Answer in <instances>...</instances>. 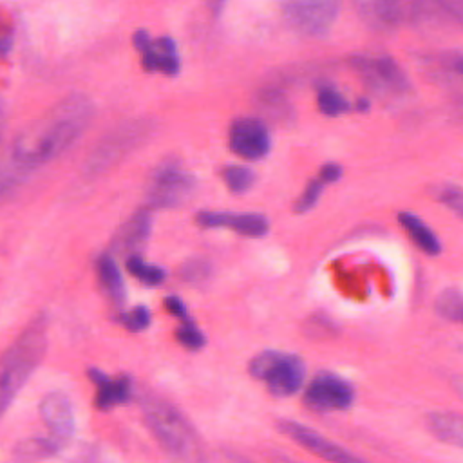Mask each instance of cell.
I'll return each instance as SVG.
<instances>
[{"label": "cell", "instance_id": "1", "mask_svg": "<svg viewBox=\"0 0 463 463\" xmlns=\"http://www.w3.org/2000/svg\"><path fill=\"white\" fill-rule=\"evenodd\" d=\"M92 114L90 98L71 94L29 121L0 154V199L69 150L90 125Z\"/></svg>", "mask_w": 463, "mask_h": 463}, {"label": "cell", "instance_id": "2", "mask_svg": "<svg viewBox=\"0 0 463 463\" xmlns=\"http://www.w3.org/2000/svg\"><path fill=\"white\" fill-rule=\"evenodd\" d=\"M141 412L148 430L168 458L177 463H204L203 441L177 407L156 394H145Z\"/></svg>", "mask_w": 463, "mask_h": 463}, {"label": "cell", "instance_id": "3", "mask_svg": "<svg viewBox=\"0 0 463 463\" xmlns=\"http://www.w3.org/2000/svg\"><path fill=\"white\" fill-rule=\"evenodd\" d=\"M47 349V317L36 315L0 356V418L40 365Z\"/></svg>", "mask_w": 463, "mask_h": 463}, {"label": "cell", "instance_id": "4", "mask_svg": "<svg viewBox=\"0 0 463 463\" xmlns=\"http://www.w3.org/2000/svg\"><path fill=\"white\" fill-rule=\"evenodd\" d=\"M152 121L148 119H130L119 127L109 130L92 148L85 161V174H103L119 163L125 156L136 150L152 134Z\"/></svg>", "mask_w": 463, "mask_h": 463}, {"label": "cell", "instance_id": "5", "mask_svg": "<svg viewBox=\"0 0 463 463\" xmlns=\"http://www.w3.org/2000/svg\"><path fill=\"white\" fill-rule=\"evenodd\" d=\"M250 374L264 382L273 396L286 398L300 391L306 376V364L297 354L266 349L251 358Z\"/></svg>", "mask_w": 463, "mask_h": 463}, {"label": "cell", "instance_id": "6", "mask_svg": "<svg viewBox=\"0 0 463 463\" xmlns=\"http://www.w3.org/2000/svg\"><path fill=\"white\" fill-rule=\"evenodd\" d=\"M195 177L177 163L159 165L146 184L145 197L150 208H175L184 204L195 192Z\"/></svg>", "mask_w": 463, "mask_h": 463}, {"label": "cell", "instance_id": "7", "mask_svg": "<svg viewBox=\"0 0 463 463\" xmlns=\"http://www.w3.org/2000/svg\"><path fill=\"white\" fill-rule=\"evenodd\" d=\"M336 0H293L282 4L286 24L306 36H326L340 14Z\"/></svg>", "mask_w": 463, "mask_h": 463}, {"label": "cell", "instance_id": "8", "mask_svg": "<svg viewBox=\"0 0 463 463\" xmlns=\"http://www.w3.org/2000/svg\"><path fill=\"white\" fill-rule=\"evenodd\" d=\"M349 65L373 90L380 94H405L411 90L407 74L392 56L354 54L349 58Z\"/></svg>", "mask_w": 463, "mask_h": 463}, {"label": "cell", "instance_id": "9", "mask_svg": "<svg viewBox=\"0 0 463 463\" xmlns=\"http://www.w3.org/2000/svg\"><path fill=\"white\" fill-rule=\"evenodd\" d=\"M354 402L351 382L331 371H320L304 391V403L317 412L347 411Z\"/></svg>", "mask_w": 463, "mask_h": 463}, {"label": "cell", "instance_id": "10", "mask_svg": "<svg viewBox=\"0 0 463 463\" xmlns=\"http://www.w3.org/2000/svg\"><path fill=\"white\" fill-rule=\"evenodd\" d=\"M277 427L282 434H286L297 445L304 447L306 450H309L311 454L318 456L327 463H367L365 459L358 458L354 452L347 450L336 441H331L329 438H326L324 434L313 430L304 423H298L295 420H279Z\"/></svg>", "mask_w": 463, "mask_h": 463}, {"label": "cell", "instance_id": "11", "mask_svg": "<svg viewBox=\"0 0 463 463\" xmlns=\"http://www.w3.org/2000/svg\"><path fill=\"white\" fill-rule=\"evenodd\" d=\"M228 145L233 154L250 161H259L271 150V134L260 118L241 116L230 125Z\"/></svg>", "mask_w": 463, "mask_h": 463}, {"label": "cell", "instance_id": "12", "mask_svg": "<svg viewBox=\"0 0 463 463\" xmlns=\"http://www.w3.org/2000/svg\"><path fill=\"white\" fill-rule=\"evenodd\" d=\"M134 47L141 56V65L148 72L175 76L181 69V56L170 36H150L145 29L134 33Z\"/></svg>", "mask_w": 463, "mask_h": 463}, {"label": "cell", "instance_id": "13", "mask_svg": "<svg viewBox=\"0 0 463 463\" xmlns=\"http://www.w3.org/2000/svg\"><path fill=\"white\" fill-rule=\"evenodd\" d=\"M358 16L376 31H394L403 24H416V4L396 0L356 2Z\"/></svg>", "mask_w": 463, "mask_h": 463}, {"label": "cell", "instance_id": "14", "mask_svg": "<svg viewBox=\"0 0 463 463\" xmlns=\"http://www.w3.org/2000/svg\"><path fill=\"white\" fill-rule=\"evenodd\" d=\"M195 222L201 228H230L246 237H264L269 232L268 217L251 212L203 210L195 215Z\"/></svg>", "mask_w": 463, "mask_h": 463}, {"label": "cell", "instance_id": "15", "mask_svg": "<svg viewBox=\"0 0 463 463\" xmlns=\"http://www.w3.org/2000/svg\"><path fill=\"white\" fill-rule=\"evenodd\" d=\"M40 416L56 443H65L72 438L76 421L67 394L60 391L47 392L40 402Z\"/></svg>", "mask_w": 463, "mask_h": 463}, {"label": "cell", "instance_id": "16", "mask_svg": "<svg viewBox=\"0 0 463 463\" xmlns=\"http://www.w3.org/2000/svg\"><path fill=\"white\" fill-rule=\"evenodd\" d=\"M89 378L96 387L94 403L99 411H109L118 405H125L132 400L134 385L132 380L125 374L121 376H109L103 371L92 367L89 369Z\"/></svg>", "mask_w": 463, "mask_h": 463}, {"label": "cell", "instance_id": "17", "mask_svg": "<svg viewBox=\"0 0 463 463\" xmlns=\"http://www.w3.org/2000/svg\"><path fill=\"white\" fill-rule=\"evenodd\" d=\"M152 232V217L146 208L134 212L114 233L112 248L118 253L137 255V251L146 244Z\"/></svg>", "mask_w": 463, "mask_h": 463}, {"label": "cell", "instance_id": "18", "mask_svg": "<svg viewBox=\"0 0 463 463\" xmlns=\"http://www.w3.org/2000/svg\"><path fill=\"white\" fill-rule=\"evenodd\" d=\"M425 423L434 438L463 449V414L452 411H434L427 414Z\"/></svg>", "mask_w": 463, "mask_h": 463}, {"label": "cell", "instance_id": "19", "mask_svg": "<svg viewBox=\"0 0 463 463\" xmlns=\"http://www.w3.org/2000/svg\"><path fill=\"white\" fill-rule=\"evenodd\" d=\"M400 226L407 232L411 241L427 255H438L441 251V242L434 230L416 213L412 212H400L398 213Z\"/></svg>", "mask_w": 463, "mask_h": 463}, {"label": "cell", "instance_id": "20", "mask_svg": "<svg viewBox=\"0 0 463 463\" xmlns=\"http://www.w3.org/2000/svg\"><path fill=\"white\" fill-rule=\"evenodd\" d=\"M96 273L101 289L105 295L114 302V304H123L127 298V289H125V280L121 275L119 266L110 255H99L96 260Z\"/></svg>", "mask_w": 463, "mask_h": 463}, {"label": "cell", "instance_id": "21", "mask_svg": "<svg viewBox=\"0 0 463 463\" xmlns=\"http://www.w3.org/2000/svg\"><path fill=\"white\" fill-rule=\"evenodd\" d=\"M259 103L264 109V112L277 121H288L293 118V109L284 92H280L279 89H264L259 98Z\"/></svg>", "mask_w": 463, "mask_h": 463}, {"label": "cell", "instance_id": "22", "mask_svg": "<svg viewBox=\"0 0 463 463\" xmlns=\"http://www.w3.org/2000/svg\"><path fill=\"white\" fill-rule=\"evenodd\" d=\"M127 269L130 275H134L146 286H159L166 279V271L161 266L150 264L143 260L139 255L127 257Z\"/></svg>", "mask_w": 463, "mask_h": 463}, {"label": "cell", "instance_id": "23", "mask_svg": "<svg viewBox=\"0 0 463 463\" xmlns=\"http://www.w3.org/2000/svg\"><path fill=\"white\" fill-rule=\"evenodd\" d=\"M436 313L447 320L463 324V293L458 289H443L434 302Z\"/></svg>", "mask_w": 463, "mask_h": 463}, {"label": "cell", "instance_id": "24", "mask_svg": "<svg viewBox=\"0 0 463 463\" xmlns=\"http://www.w3.org/2000/svg\"><path fill=\"white\" fill-rule=\"evenodd\" d=\"M317 107L324 116H340L349 110V101L335 87L324 85L318 89Z\"/></svg>", "mask_w": 463, "mask_h": 463}, {"label": "cell", "instance_id": "25", "mask_svg": "<svg viewBox=\"0 0 463 463\" xmlns=\"http://www.w3.org/2000/svg\"><path fill=\"white\" fill-rule=\"evenodd\" d=\"M222 179L233 194H244L253 186L255 172L242 165H228L222 168Z\"/></svg>", "mask_w": 463, "mask_h": 463}, {"label": "cell", "instance_id": "26", "mask_svg": "<svg viewBox=\"0 0 463 463\" xmlns=\"http://www.w3.org/2000/svg\"><path fill=\"white\" fill-rule=\"evenodd\" d=\"M175 335H177V340H179L186 349H192V351H197V349H201V347L206 344L204 333H203V331L199 329V326L190 318V315L179 320V327L175 329Z\"/></svg>", "mask_w": 463, "mask_h": 463}, {"label": "cell", "instance_id": "27", "mask_svg": "<svg viewBox=\"0 0 463 463\" xmlns=\"http://www.w3.org/2000/svg\"><path fill=\"white\" fill-rule=\"evenodd\" d=\"M324 186H326V183L317 175L315 179H311L307 184H306V188H304V192L300 194V197L297 199V203H295V212L297 213H306V212H309L311 208H315L317 206V203H318V199H320V195H322V192H324Z\"/></svg>", "mask_w": 463, "mask_h": 463}, {"label": "cell", "instance_id": "28", "mask_svg": "<svg viewBox=\"0 0 463 463\" xmlns=\"http://www.w3.org/2000/svg\"><path fill=\"white\" fill-rule=\"evenodd\" d=\"M212 275V264L206 259H190L181 268V277L190 284H201Z\"/></svg>", "mask_w": 463, "mask_h": 463}, {"label": "cell", "instance_id": "29", "mask_svg": "<svg viewBox=\"0 0 463 463\" xmlns=\"http://www.w3.org/2000/svg\"><path fill=\"white\" fill-rule=\"evenodd\" d=\"M118 320L128 331H143V329H146L150 326L152 315H150V309L146 306H136L130 311L118 315Z\"/></svg>", "mask_w": 463, "mask_h": 463}, {"label": "cell", "instance_id": "30", "mask_svg": "<svg viewBox=\"0 0 463 463\" xmlns=\"http://www.w3.org/2000/svg\"><path fill=\"white\" fill-rule=\"evenodd\" d=\"M436 197L443 206H447L463 219V188L454 184H443L436 190Z\"/></svg>", "mask_w": 463, "mask_h": 463}, {"label": "cell", "instance_id": "31", "mask_svg": "<svg viewBox=\"0 0 463 463\" xmlns=\"http://www.w3.org/2000/svg\"><path fill=\"white\" fill-rule=\"evenodd\" d=\"M438 11H439V20H447V22H454L463 25V2H436Z\"/></svg>", "mask_w": 463, "mask_h": 463}, {"label": "cell", "instance_id": "32", "mask_svg": "<svg viewBox=\"0 0 463 463\" xmlns=\"http://www.w3.org/2000/svg\"><path fill=\"white\" fill-rule=\"evenodd\" d=\"M436 61L445 69L450 71L454 74H461L463 76V52L458 51H445L441 54L436 56Z\"/></svg>", "mask_w": 463, "mask_h": 463}, {"label": "cell", "instance_id": "33", "mask_svg": "<svg viewBox=\"0 0 463 463\" xmlns=\"http://www.w3.org/2000/svg\"><path fill=\"white\" fill-rule=\"evenodd\" d=\"M165 307H166V311H168L170 315H174L177 320L188 317V309H186L184 302H183L177 295H168V297L165 298Z\"/></svg>", "mask_w": 463, "mask_h": 463}, {"label": "cell", "instance_id": "34", "mask_svg": "<svg viewBox=\"0 0 463 463\" xmlns=\"http://www.w3.org/2000/svg\"><path fill=\"white\" fill-rule=\"evenodd\" d=\"M342 175H344V168H342L338 163H333V161H331V163H326V165L320 168V172H318V177H320L326 184L338 181Z\"/></svg>", "mask_w": 463, "mask_h": 463}, {"label": "cell", "instance_id": "35", "mask_svg": "<svg viewBox=\"0 0 463 463\" xmlns=\"http://www.w3.org/2000/svg\"><path fill=\"white\" fill-rule=\"evenodd\" d=\"M309 324H313L315 326V329L313 331H320V335H335V331H336V326H335V322L329 318V317H326V315H318V317H313L311 320H309Z\"/></svg>", "mask_w": 463, "mask_h": 463}, {"label": "cell", "instance_id": "36", "mask_svg": "<svg viewBox=\"0 0 463 463\" xmlns=\"http://www.w3.org/2000/svg\"><path fill=\"white\" fill-rule=\"evenodd\" d=\"M13 49V33L11 31H0V56L9 54Z\"/></svg>", "mask_w": 463, "mask_h": 463}, {"label": "cell", "instance_id": "37", "mask_svg": "<svg viewBox=\"0 0 463 463\" xmlns=\"http://www.w3.org/2000/svg\"><path fill=\"white\" fill-rule=\"evenodd\" d=\"M5 121H7V110H5V101L0 96V139L4 136V128H5Z\"/></svg>", "mask_w": 463, "mask_h": 463}, {"label": "cell", "instance_id": "38", "mask_svg": "<svg viewBox=\"0 0 463 463\" xmlns=\"http://www.w3.org/2000/svg\"><path fill=\"white\" fill-rule=\"evenodd\" d=\"M452 387L463 398V374H458V376L452 378Z\"/></svg>", "mask_w": 463, "mask_h": 463}, {"label": "cell", "instance_id": "39", "mask_svg": "<svg viewBox=\"0 0 463 463\" xmlns=\"http://www.w3.org/2000/svg\"><path fill=\"white\" fill-rule=\"evenodd\" d=\"M356 107H358V109H364V110H367V109H369V103H367V99H358Z\"/></svg>", "mask_w": 463, "mask_h": 463}, {"label": "cell", "instance_id": "40", "mask_svg": "<svg viewBox=\"0 0 463 463\" xmlns=\"http://www.w3.org/2000/svg\"><path fill=\"white\" fill-rule=\"evenodd\" d=\"M233 463H248V461H244L242 458H235V461Z\"/></svg>", "mask_w": 463, "mask_h": 463}]
</instances>
